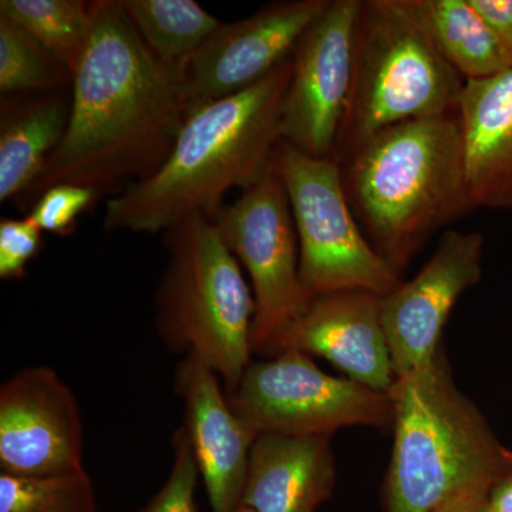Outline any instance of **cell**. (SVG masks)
<instances>
[{
  "label": "cell",
  "mask_w": 512,
  "mask_h": 512,
  "mask_svg": "<svg viewBox=\"0 0 512 512\" xmlns=\"http://www.w3.org/2000/svg\"><path fill=\"white\" fill-rule=\"evenodd\" d=\"M512 60V0H470Z\"/></svg>",
  "instance_id": "4316f807"
},
{
  "label": "cell",
  "mask_w": 512,
  "mask_h": 512,
  "mask_svg": "<svg viewBox=\"0 0 512 512\" xmlns=\"http://www.w3.org/2000/svg\"><path fill=\"white\" fill-rule=\"evenodd\" d=\"M73 74L22 26L0 16V92L43 94L62 92Z\"/></svg>",
  "instance_id": "7402d4cb"
},
{
  "label": "cell",
  "mask_w": 512,
  "mask_h": 512,
  "mask_svg": "<svg viewBox=\"0 0 512 512\" xmlns=\"http://www.w3.org/2000/svg\"><path fill=\"white\" fill-rule=\"evenodd\" d=\"M458 120L471 208L512 210V69L466 82Z\"/></svg>",
  "instance_id": "2e32d148"
},
{
  "label": "cell",
  "mask_w": 512,
  "mask_h": 512,
  "mask_svg": "<svg viewBox=\"0 0 512 512\" xmlns=\"http://www.w3.org/2000/svg\"><path fill=\"white\" fill-rule=\"evenodd\" d=\"M491 485L468 488L463 493L448 500L436 512H485L488 491Z\"/></svg>",
  "instance_id": "f1b7e54d"
},
{
  "label": "cell",
  "mask_w": 512,
  "mask_h": 512,
  "mask_svg": "<svg viewBox=\"0 0 512 512\" xmlns=\"http://www.w3.org/2000/svg\"><path fill=\"white\" fill-rule=\"evenodd\" d=\"M330 0L269 3L255 15L221 23L188 63L192 106L244 92L291 59L299 40L328 9Z\"/></svg>",
  "instance_id": "4fadbf2b"
},
{
  "label": "cell",
  "mask_w": 512,
  "mask_h": 512,
  "mask_svg": "<svg viewBox=\"0 0 512 512\" xmlns=\"http://www.w3.org/2000/svg\"><path fill=\"white\" fill-rule=\"evenodd\" d=\"M339 164L363 234L397 274L434 232L473 210L458 113L386 128Z\"/></svg>",
  "instance_id": "3957f363"
},
{
  "label": "cell",
  "mask_w": 512,
  "mask_h": 512,
  "mask_svg": "<svg viewBox=\"0 0 512 512\" xmlns=\"http://www.w3.org/2000/svg\"><path fill=\"white\" fill-rule=\"evenodd\" d=\"M235 512H255V511H252L251 508L247 507V505L241 504V505H239V507L237 508V511H235Z\"/></svg>",
  "instance_id": "f546056e"
},
{
  "label": "cell",
  "mask_w": 512,
  "mask_h": 512,
  "mask_svg": "<svg viewBox=\"0 0 512 512\" xmlns=\"http://www.w3.org/2000/svg\"><path fill=\"white\" fill-rule=\"evenodd\" d=\"M387 512H436L468 488L493 485L508 466L483 414L457 389L443 350L396 379Z\"/></svg>",
  "instance_id": "277c9868"
},
{
  "label": "cell",
  "mask_w": 512,
  "mask_h": 512,
  "mask_svg": "<svg viewBox=\"0 0 512 512\" xmlns=\"http://www.w3.org/2000/svg\"><path fill=\"white\" fill-rule=\"evenodd\" d=\"M99 200L96 191L74 184H57L37 198L28 217L42 232L69 235L77 218Z\"/></svg>",
  "instance_id": "d4e9b609"
},
{
  "label": "cell",
  "mask_w": 512,
  "mask_h": 512,
  "mask_svg": "<svg viewBox=\"0 0 512 512\" xmlns=\"http://www.w3.org/2000/svg\"><path fill=\"white\" fill-rule=\"evenodd\" d=\"M0 16L18 23L72 74L76 72L92 33V2L2 0Z\"/></svg>",
  "instance_id": "44dd1931"
},
{
  "label": "cell",
  "mask_w": 512,
  "mask_h": 512,
  "mask_svg": "<svg viewBox=\"0 0 512 512\" xmlns=\"http://www.w3.org/2000/svg\"><path fill=\"white\" fill-rule=\"evenodd\" d=\"M414 9L444 60L464 82L512 69V60L470 0H413Z\"/></svg>",
  "instance_id": "d6986e66"
},
{
  "label": "cell",
  "mask_w": 512,
  "mask_h": 512,
  "mask_svg": "<svg viewBox=\"0 0 512 512\" xmlns=\"http://www.w3.org/2000/svg\"><path fill=\"white\" fill-rule=\"evenodd\" d=\"M42 247V229L29 217L0 221V278L20 279Z\"/></svg>",
  "instance_id": "484cf974"
},
{
  "label": "cell",
  "mask_w": 512,
  "mask_h": 512,
  "mask_svg": "<svg viewBox=\"0 0 512 512\" xmlns=\"http://www.w3.org/2000/svg\"><path fill=\"white\" fill-rule=\"evenodd\" d=\"M464 84L434 46L413 0H362L336 161L386 128L457 114Z\"/></svg>",
  "instance_id": "8992f818"
},
{
  "label": "cell",
  "mask_w": 512,
  "mask_h": 512,
  "mask_svg": "<svg viewBox=\"0 0 512 512\" xmlns=\"http://www.w3.org/2000/svg\"><path fill=\"white\" fill-rule=\"evenodd\" d=\"M362 0H330L292 55L282 107V141L336 160L352 93L355 33Z\"/></svg>",
  "instance_id": "30bf717a"
},
{
  "label": "cell",
  "mask_w": 512,
  "mask_h": 512,
  "mask_svg": "<svg viewBox=\"0 0 512 512\" xmlns=\"http://www.w3.org/2000/svg\"><path fill=\"white\" fill-rule=\"evenodd\" d=\"M289 349L325 357L353 382L377 392L389 393L396 383L382 298L370 292H336L313 299L279 339L274 356Z\"/></svg>",
  "instance_id": "5bb4252c"
},
{
  "label": "cell",
  "mask_w": 512,
  "mask_h": 512,
  "mask_svg": "<svg viewBox=\"0 0 512 512\" xmlns=\"http://www.w3.org/2000/svg\"><path fill=\"white\" fill-rule=\"evenodd\" d=\"M292 57L244 92L192 111L170 156L106 204L104 227L158 234L190 215L214 220L232 188L252 187L274 165Z\"/></svg>",
  "instance_id": "7a4b0ae2"
},
{
  "label": "cell",
  "mask_w": 512,
  "mask_h": 512,
  "mask_svg": "<svg viewBox=\"0 0 512 512\" xmlns=\"http://www.w3.org/2000/svg\"><path fill=\"white\" fill-rule=\"evenodd\" d=\"M0 512H99V504L86 468L45 477L2 473Z\"/></svg>",
  "instance_id": "603a6c76"
},
{
  "label": "cell",
  "mask_w": 512,
  "mask_h": 512,
  "mask_svg": "<svg viewBox=\"0 0 512 512\" xmlns=\"http://www.w3.org/2000/svg\"><path fill=\"white\" fill-rule=\"evenodd\" d=\"M84 427L70 387L46 366L26 367L0 387V470L18 477L84 470Z\"/></svg>",
  "instance_id": "8fae6325"
},
{
  "label": "cell",
  "mask_w": 512,
  "mask_h": 512,
  "mask_svg": "<svg viewBox=\"0 0 512 512\" xmlns=\"http://www.w3.org/2000/svg\"><path fill=\"white\" fill-rule=\"evenodd\" d=\"M335 478L330 436L262 434L252 444L241 504L255 512H316Z\"/></svg>",
  "instance_id": "e0dca14e"
},
{
  "label": "cell",
  "mask_w": 512,
  "mask_h": 512,
  "mask_svg": "<svg viewBox=\"0 0 512 512\" xmlns=\"http://www.w3.org/2000/svg\"><path fill=\"white\" fill-rule=\"evenodd\" d=\"M165 234L168 259L156 292V328L171 352L192 356L232 392L251 365L254 295L217 225L194 214Z\"/></svg>",
  "instance_id": "5b68a950"
},
{
  "label": "cell",
  "mask_w": 512,
  "mask_h": 512,
  "mask_svg": "<svg viewBox=\"0 0 512 512\" xmlns=\"http://www.w3.org/2000/svg\"><path fill=\"white\" fill-rule=\"evenodd\" d=\"M148 49L165 64L187 70L221 22L194 0H120Z\"/></svg>",
  "instance_id": "ffe728a7"
},
{
  "label": "cell",
  "mask_w": 512,
  "mask_h": 512,
  "mask_svg": "<svg viewBox=\"0 0 512 512\" xmlns=\"http://www.w3.org/2000/svg\"><path fill=\"white\" fill-rule=\"evenodd\" d=\"M480 232L448 229L419 274L382 298V322L396 379L429 365L460 296L483 274Z\"/></svg>",
  "instance_id": "7c38bea8"
},
{
  "label": "cell",
  "mask_w": 512,
  "mask_h": 512,
  "mask_svg": "<svg viewBox=\"0 0 512 512\" xmlns=\"http://www.w3.org/2000/svg\"><path fill=\"white\" fill-rule=\"evenodd\" d=\"M173 448V467L163 487L136 512H197L195 490L201 476L183 427L175 431Z\"/></svg>",
  "instance_id": "cb8c5ba5"
},
{
  "label": "cell",
  "mask_w": 512,
  "mask_h": 512,
  "mask_svg": "<svg viewBox=\"0 0 512 512\" xmlns=\"http://www.w3.org/2000/svg\"><path fill=\"white\" fill-rule=\"evenodd\" d=\"M274 168L291 204L299 274L312 299L345 291L384 298L403 284L363 234L346 197L338 161L308 156L282 141Z\"/></svg>",
  "instance_id": "52a82bcc"
},
{
  "label": "cell",
  "mask_w": 512,
  "mask_h": 512,
  "mask_svg": "<svg viewBox=\"0 0 512 512\" xmlns=\"http://www.w3.org/2000/svg\"><path fill=\"white\" fill-rule=\"evenodd\" d=\"M225 394L231 409L256 437L332 436L343 427L393 426L390 393L330 376L311 356L295 349L251 363L238 386Z\"/></svg>",
  "instance_id": "ba28073f"
},
{
  "label": "cell",
  "mask_w": 512,
  "mask_h": 512,
  "mask_svg": "<svg viewBox=\"0 0 512 512\" xmlns=\"http://www.w3.org/2000/svg\"><path fill=\"white\" fill-rule=\"evenodd\" d=\"M212 221L251 279L252 353L274 357L279 339L313 301L303 288L291 204L274 165Z\"/></svg>",
  "instance_id": "9c48e42d"
},
{
  "label": "cell",
  "mask_w": 512,
  "mask_h": 512,
  "mask_svg": "<svg viewBox=\"0 0 512 512\" xmlns=\"http://www.w3.org/2000/svg\"><path fill=\"white\" fill-rule=\"evenodd\" d=\"M175 390L184 402L183 429L204 481L211 511H237L255 434L229 406L217 373L195 357H185L177 367Z\"/></svg>",
  "instance_id": "9a60e30c"
},
{
  "label": "cell",
  "mask_w": 512,
  "mask_h": 512,
  "mask_svg": "<svg viewBox=\"0 0 512 512\" xmlns=\"http://www.w3.org/2000/svg\"><path fill=\"white\" fill-rule=\"evenodd\" d=\"M92 5V33L73 74L69 126L25 202L35 204L57 184L90 188L100 198L146 180L170 156L195 110L187 70L148 49L120 0Z\"/></svg>",
  "instance_id": "6da1fadb"
},
{
  "label": "cell",
  "mask_w": 512,
  "mask_h": 512,
  "mask_svg": "<svg viewBox=\"0 0 512 512\" xmlns=\"http://www.w3.org/2000/svg\"><path fill=\"white\" fill-rule=\"evenodd\" d=\"M66 92L3 99L0 117V201L23 198L39 180L69 126Z\"/></svg>",
  "instance_id": "ac0fdd59"
},
{
  "label": "cell",
  "mask_w": 512,
  "mask_h": 512,
  "mask_svg": "<svg viewBox=\"0 0 512 512\" xmlns=\"http://www.w3.org/2000/svg\"><path fill=\"white\" fill-rule=\"evenodd\" d=\"M485 512H512V453L508 451V466L491 485Z\"/></svg>",
  "instance_id": "83f0119b"
}]
</instances>
